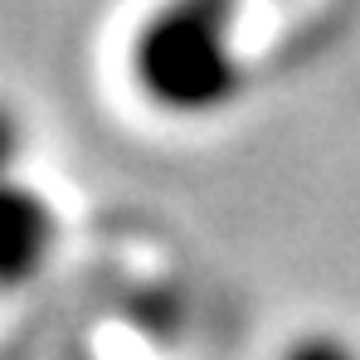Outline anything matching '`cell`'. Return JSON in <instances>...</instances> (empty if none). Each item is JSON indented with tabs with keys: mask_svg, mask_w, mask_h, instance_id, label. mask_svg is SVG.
I'll return each instance as SVG.
<instances>
[{
	"mask_svg": "<svg viewBox=\"0 0 360 360\" xmlns=\"http://www.w3.org/2000/svg\"><path fill=\"white\" fill-rule=\"evenodd\" d=\"M229 25L234 0H166L131 39L136 88L176 117L219 112L239 93Z\"/></svg>",
	"mask_w": 360,
	"mask_h": 360,
	"instance_id": "6da1fadb",
	"label": "cell"
},
{
	"mask_svg": "<svg viewBox=\"0 0 360 360\" xmlns=\"http://www.w3.org/2000/svg\"><path fill=\"white\" fill-rule=\"evenodd\" d=\"M49 243H54V214H49V205L34 190L10 185L5 205H0V278H5L10 292L25 288L44 268Z\"/></svg>",
	"mask_w": 360,
	"mask_h": 360,
	"instance_id": "7a4b0ae2",
	"label": "cell"
},
{
	"mask_svg": "<svg viewBox=\"0 0 360 360\" xmlns=\"http://www.w3.org/2000/svg\"><path fill=\"white\" fill-rule=\"evenodd\" d=\"M283 360H360V356L346 341H336V336H307V341H297Z\"/></svg>",
	"mask_w": 360,
	"mask_h": 360,
	"instance_id": "3957f363",
	"label": "cell"
}]
</instances>
